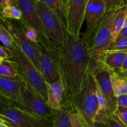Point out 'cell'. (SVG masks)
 <instances>
[{
  "mask_svg": "<svg viewBox=\"0 0 127 127\" xmlns=\"http://www.w3.org/2000/svg\"><path fill=\"white\" fill-rule=\"evenodd\" d=\"M57 63L64 93L73 95L81 89L91 63L88 44L83 37L74 38L66 32L58 49Z\"/></svg>",
  "mask_w": 127,
  "mask_h": 127,
  "instance_id": "cell-1",
  "label": "cell"
},
{
  "mask_svg": "<svg viewBox=\"0 0 127 127\" xmlns=\"http://www.w3.org/2000/svg\"><path fill=\"white\" fill-rule=\"evenodd\" d=\"M96 81L89 69L81 89L73 95L63 94L79 118L83 127H95V117L99 109L96 95Z\"/></svg>",
  "mask_w": 127,
  "mask_h": 127,
  "instance_id": "cell-2",
  "label": "cell"
},
{
  "mask_svg": "<svg viewBox=\"0 0 127 127\" xmlns=\"http://www.w3.org/2000/svg\"><path fill=\"white\" fill-rule=\"evenodd\" d=\"M117 10L105 12L97 27L87 42L91 56V63L100 62L104 55V52L114 42L113 24Z\"/></svg>",
  "mask_w": 127,
  "mask_h": 127,
  "instance_id": "cell-3",
  "label": "cell"
},
{
  "mask_svg": "<svg viewBox=\"0 0 127 127\" xmlns=\"http://www.w3.org/2000/svg\"><path fill=\"white\" fill-rule=\"evenodd\" d=\"M37 0H17V7L22 11L20 22L24 27H31L37 32L38 44L57 60L58 50L47 35L36 7Z\"/></svg>",
  "mask_w": 127,
  "mask_h": 127,
  "instance_id": "cell-4",
  "label": "cell"
},
{
  "mask_svg": "<svg viewBox=\"0 0 127 127\" xmlns=\"http://www.w3.org/2000/svg\"><path fill=\"white\" fill-rule=\"evenodd\" d=\"M12 51L14 53L12 60L16 61L18 64L20 75L28 85L35 90L45 100L48 101L47 84L39 71L22 53L16 42Z\"/></svg>",
  "mask_w": 127,
  "mask_h": 127,
  "instance_id": "cell-5",
  "label": "cell"
},
{
  "mask_svg": "<svg viewBox=\"0 0 127 127\" xmlns=\"http://www.w3.org/2000/svg\"><path fill=\"white\" fill-rule=\"evenodd\" d=\"M36 7L48 38L58 50L65 40L66 29L58 16L43 2L37 0Z\"/></svg>",
  "mask_w": 127,
  "mask_h": 127,
  "instance_id": "cell-6",
  "label": "cell"
},
{
  "mask_svg": "<svg viewBox=\"0 0 127 127\" xmlns=\"http://www.w3.org/2000/svg\"><path fill=\"white\" fill-rule=\"evenodd\" d=\"M2 24L11 32L14 38L15 42L22 53L29 59L32 64L40 73L38 43H34L27 39L25 35L24 30L20 21H17V22H14L7 19Z\"/></svg>",
  "mask_w": 127,
  "mask_h": 127,
  "instance_id": "cell-7",
  "label": "cell"
},
{
  "mask_svg": "<svg viewBox=\"0 0 127 127\" xmlns=\"http://www.w3.org/2000/svg\"><path fill=\"white\" fill-rule=\"evenodd\" d=\"M0 119L9 127H52L50 119H42L16 108L1 110Z\"/></svg>",
  "mask_w": 127,
  "mask_h": 127,
  "instance_id": "cell-8",
  "label": "cell"
},
{
  "mask_svg": "<svg viewBox=\"0 0 127 127\" xmlns=\"http://www.w3.org/2000/svg\"><path fill=\"white\" fill-rule=\"evenodd\" d=\"M88 0H68L66 9V31L74 38L81 37V29L85 21Z\"/></svg>",
  "mask_w": 127,
  "mask_h": 127,
  "instance_id": "cell-9",
  "label": "cell"
},
{
  "mask_svg": "<svg viewBox=\"0 0 127 127\" xmlns=\"http://www.w3.org/2000/svg\"><path fill=\"white\" fill-rule=\"evenodd\" d=\"M90 69L107 100L110 112L114 114L117 107V97L113 91L110 70L101 62L91 63Z\"/></svg>",
  "mask_w": 127,
  "mask_h": 127,
  "instance_id": "cell-10",
  "label": "cell"
},
{
  "mask_svg": "<svg viewBox=\"0 0 127 127\" xmlns=\"http://www.w3.org/2000/svg\"><path fill=\"white\" fill-rule=\"evenodd\" d=\"M22 95L25 104L36 116L45 119H49L54 110L48 104L35 90L27 84L22 91Z\"/></svg>",
  "mask_w": 127,
  "mask_h": 127,
  "instance_id": "cell-11",
  "label": "cell"
},
{
  "mask_svg": "<svg viewBox=\"0 0 127 127\" xmlns=\"http://www.w3.org/2000/svg\"><path fill=\"white\" fill-rule=\"evenodd\" d=\"M105 12L104 0H88L85 16L86 28L83 35L86 42L94 32Z\"/></svg>",
  "mask_w": 127,
  "mask_h": 127,
  "instance_id": "cell-12",
  "label": "cell"
},
{
  "mask_svg": "<svg viewBox=\"0 0 127 127\" xmlns=\"http://www.w3.org/2000/svg\"><path fill=\"white\" fill-rule=\"evenodd\" d=\"M27 85V83L20 74L14 78L0 75V93L11 100L26 107L27 106L22 98V91Z\"/></svg>",
  "mask_w": 127,
  "mask_h": 127,
  "instance_id": "cell-13",
  "label": "cell"
},
{
  "mask_svg": "<svg viewBox=\"0 0 127 127\" xmlns=\"http://www.w3.org/2000/svg\"><path fill=\"white\" fill-rule=\"evenodd\" d=\"M39 52L40 73L46 83H52L60 80V74L57 60L40 45Z\"/></svg>",
  "mask_w": 127,
  "mask_h": 127,
  "instance_id": "cell-14",
  "label": "cell"
},
{
  "mask_svg": "<svg viewBox=\"0 0 127 127\" xmlns=\"http://www.w3.org/2000/svg\"><path fill=\"white\" fill-rule=\"evenodd\" d=\"M48 105L53 110H58L63 99L64 88L61 79L52 83H46Z\"/></svg>",
  "mask_w": 127,
  "mask_h": 127,
  "instance_id": "cell-15",
  "label": "cell"
},
{
  "mask_svg": "<svg viewBox=\"0 0 127 127\" xmlns=\"http://www.w3.org/2000/svg\"><path fill=\"white\" fill-rule=\"evenodd\" d=\"M73 112L71 107L62 101L58 110H54L50 119L52 127H71L69 113Z\"/></svg>",
  "mask_w": 127,
  "mask_h": 127,
  "instance_id": "cell-16",
  "label": "cell"
},
{
  "mask_svg": "<svg viewBox=\"0 0 127 127\" xmlns=\"http://www.w3.org/2000/svg\"><path fill=\"white\" fill-rule=\"evenodd\" d=\"M127 55L125 52H105L100 62L110 70L119 73Z\"/></svg>",
  "mask_w": 127,
  "mask_h": 127,
  "instance_id": "cell-17",
  "label": "cell"
},
{
  "mask_svg": "<svg viewBox=\"0 0 127 127\" xmlns=\"http://www.w3.org/2000/svg\"><path fill=\"white\" fill-rule=\"evenodd\" d=\"M110 70L113 91L117 97L127 95V79L119 72Z\"/></svg>",
  "mask_w": 127,
  "mask_h": 127,
  "instance_id": "cell-18",
  "label": "cell"
},
{
  "mask_svg": "<svg viewBox=\"0 0 127 127\" xmlns=\"http://www.w3.org/2000/svg\"><path fill=\"white\" fill-rule=\"evenodd\" d=\"M127 16V6H123L116 11L113 24V37L114 42L124 27Z\"/></svg>",
  "mask_w": 127,
  "mask_h": 127,
  "instance_id": "cell-19",
  "label": "cell"
},
{
  "mask_svg": "<svg viewBox=\"0 0 127 127\" xmlns=\"http://www.w3.org/2000/svg\"><path fill=\"white\" fill-rule=\"evenodd\" d=\"M0 75L14 78L19 75V68L14 60H2L0 63Z\"/></svg>",
  "mask_w": 127,
  "mask_h": 127,
  "instance_id": "cell-20",
  "label": "cell"
},
{
  "mask_svg": "<svg viewBox=\"0 0 127 127\" xmlns=\"http://www.w3.org/2000/svg\"><path fill=\"white\" fill-rule=\"evenodd\" d=\"M43 2L47 7L50 9L60 19L62 23L66 26V19L64 8L61 0H38Z\"/></svg>",
  "mask_w": 127,
  "mask_h": 127,
  "instance_id": "cell-21",
  "label": "cell"
},
{
  "mask_svg": "<svg viewBox=\"0 0 127 127\" xmlns=\"http://www.w3.org/2000/svg\"><path fill=\"white\" fill-rule=\"evenodd\" d=\"M9 108H16V109H19V110L26 112L29 113V114L35 115L29 107L24 106V105H21V104L11 100L8 97H7L6 95L0 93V111L9 109Z\"/></svg>",
  "mask_w": 127,
  "mask_h": 127,
  "instance_id": "cell-22",
  "label": "cell"
},
{
  "mask_svg": "<svg viewBox=\"0 0 127 127\" xmlns=\"http://www.w3.org/2000/svg\"><path fill=\"white\" fill-rule=\"evenodd\" d=\"M0 41L4 47L10 50H12L15 43L14 38L2 22H0Z\"/></svg>",
  "mask_w": 127,
  "mask_h": 127,
  "instance_id": "cell-23",
  "label": "cell"
},
{
  "mask_svg": "<svg viewBox=\"0 0 127 127\" xmlns=\"http://www.w3.org/2000/svg\"><path fill=\"white\" fill-rule=\"evenodd\" d=\"M4 17L6 19L20 21L22 18V11L16 6H8L3 8Z\"/></svg>",
  "mask_w": 127,
  "mask_h": 127,
  "instance_id": "cell-24",
  "label": "cell"
},
{
  "mask_svg": "<svg viewBox=\"0 0 127 127\" xmlns=\"http://www.w3.org/2000/svg\"><path fill=\"white\" fill-rule=\"evenodd\" d=\"M125 52L127 53V37L113 42L104 52Z\"/></svg>",
  "mask_w": 127,
  "mask_h": 127,
  "instance_id": "cell-25",
  "label": "cell"
},
{
  "mask_svg": "<svg viewBox=\"0 0 127 127\" xmlns=\"http://www.w3.org/2000/svg\"><path fill=\"white\" fill-rule=\"evenodd\" d=\"M95 81H96V80H95ZM95 91H96V95H97V98L98 103H99V109H105V110H108V111L110 112V107H109L107 100L106 97H105V96L104 95V93H102V90L100 89V87H99V84H97V81H96V89H95Z\"/></svg>",
  "mask_w": 127,
  "mask_h": 127,
  "instance_id": "cell-26",
  "label": "cell"
},
{
  "mask_svg": "<svg viewBox=\"0 0 127 127\" xmlns=\"http://www.w3.org/2000/svg\"><path fill=\"white\" fill-rule=\"evenodd\" d=\"M110 114H112V113H110L108 110L99 108L97 112L95 117V120H94L95 123L107 124Z\"/></svg>",
  "mask_w": 127,
  "mask_h": 127,
  "instance_id": "cell-27",
  "label": "cell"
},
{
  "mask_svg": "<svg viewBox=\"0 0 127 127\" xmlns=\"http://www.w3.org/2000/svg\"><path fill=\"white\" fill-rule=\"evenodd\" d=\"M114 114L116 115L120 122L127 127V108L122 106H117L116 110L114 112Z\"/></svg>",
  "mask_w": 127,
  "mask_h": 127,
  "instance_id": "cell-28",
  "label": "cell"
},
{
  "mask_svg": "<svg viewBox=\"0 0 127 127\" xmlns=\"http://www.w3.org/2000/svg\"><path fill=\"white\" fill-rule=\"evenodd\" d=\"M22 27L24 30L25 35L27 39L34 43H38V36L37 31L32 27H24L23 25Z\"/></svg>",
  "mask_w": 127,
  "mask_h": 127,
  "instance_id": "cell-29",
  "label": "cell"
},
{
  "mask_svg": "<svg viewBox=\"0 0 127 127\" xmlns=\"http://www.w3.org/2000/svg\"><path fill=\"white\" fill-rule=\"evenodd\" d=\"M123 1L124 0H104L106 12L123 7Z\"/></svg>",
  "mask_w": 127,
  "mask_h": 127,
  "instance_id": "cell-30",
  "label": "cell"
},
{
  "mask_svg": "<svg viewBox=\"0 0 127 127\" xmlns=\"http://www.w3.org/2000/svg\"><path fill=\"white\" fill-rule=\"evenodd\" d=\"M13 57L14 53L12 50H10L0 45V59L12 60Z\"/></svg>",
  "mask_w": 127,
  "mask_h": 127,
  "instance_id": "cell-31",
  "label": "cell"
},
{
  "mask_svg": "<svg viewBox=\"0 0 127 127\" xmlns=\"http://www.w3.org/2000/svg\"><path fill=\"white\" fill-rule=\"evenodd\" d=\"M107 124L110 127H125L114 114H110Z\"/></svg>",
  "mask_w": 127,
  "mask_h": 127,
  "instance_id": "cell-32",
  "label": "cell"
},
{
  "mask_svg": "<svg viewBox=\"0 0 127 127\" xmlns=\"http://www.w3.org/2000/svg\"><path fill=\"white\" fill-rule=\"evenodd\" d=\"M0 6L4 8L8 6H16L17 0H0Z\"/></svg>",
  "mask_w": 127,
  "mask_h": 127,
  "instance_id": "cell-33",
  "label": "cell"
},
{
  "mask_svg": "<svg viewBox=\"0 0 127 127\" xmlns=\"http://www.w3.org/2000/svg\"><path fill=\"white\" fill-rule=\"evenodd\" d=\"M117 106H122L127 108V95L118 97Z\"/></svg>",
  "mask_w": 127,
  "mask_h": 127,
  "instance_id": "cell-34",
  "label": "cell"
},
{
  "mask_svg": "<svg viewBox=\"0 0 127 127\" xmlns=\"http://www.w3.org/2000/svg\"><path fill=\"white\" fill-rule=\"evenodd\" d=\"M127 27L123 28V29L122 30L121 32H120V33H119V36H118L116 40H119L122 39V38H127Z\"/></svg>",
  "mask_w": 127,
  "mask_h": 127,
  "instance_id": "cell-35",
  "label": "cell"
},
{
  "mask_svg": "<svg viewBox=\"0 0 127 127\" xmlns=\"http://www.w3.org/2000/svg\"><path fill=\"white\" fill-rule=\"evenodd\" d=\"M127 55L126 56V58H125V61L124 62V64H123L122 67L121 69L120 70L119 73L123 74V73H127Z\"/></svg>",
  "mask_w": 127,
  "mask_h": 127,
  "instance_id": "cell-36",
  "label": "cell"
},
{
  "mask_svg": "<svg viewBox=\"0 0 127 127\" xmlns=\"http://www.w3.org/2000/svg\"><path fill=\"white\" fill-rule=\"evenodd\" d=\"M3 8L0 6V22H4L5 21H6V19L4 17V15H3Z\"/></svg>",
  "mask_w": 127,
  "mask_h": 127,
  "instance_id": "cell-37",
  "label": "cell"
},
{
  "mask_svg": "<svg viewBox=\"0 0 127 127\" xmlns=\"http://www.w3.org/2000/svg\"><path fill=\"white\" fill-rule=\"evenodd\" d=\"M95 127H110L108 124H99L95 123Z\"/></svg>",
  "mask_w": 127,
  "mask_h": 127,
  "instance_id": "cell-38",
  "label": "cell"
},
{
  "mask_svg": "<svg viewBox=\"0 0 127 127\" xmlns=\"http://www.w3.org/2000/svg\"><path fill=\"white\" fill-rule=\"evenodd\" d=\"M61 1H62V4H63V8H64V12H65L66 9L67 4H68V0H61Z\"/></svg>",
  "mask_w": 127,
  "mask_h": 127,
  "instance_id": "cell-39",
  "label": "cell"
},
{
  "mask_svg": "<svg viewBox=\"0 0 127 127\" xmlns=\"http://www.w3.org/2000/svg\"><path fill=\"white\" fill-rule=\"evenodd\" d=\"M0 127H9L7 126V125H5L4 124H3L2 122L0 121Z\"/></svg>",
  "mask_w": 127,
  "mask_h": 127,
  "instance_id": "cell-40",
  "label": "cell"
},
{
  "mask_svg": "<svg viewBox=\"0 0 127 127\" xmlns=\"http://www.w3.org/2000/svg\"><path fill=\"white\" fill-rule=\"evenodd\" d=\"M123 6H127V0L123 1Z\"/></svg>",
  "mask_w": 127,
  "mask_h": 127,
  "instance_id": "cell-41",
  "label": "cell"
},
{
  "mask_svg": "<svg viewBox=\"0 0 127 127\" xmlns=\"http://www.w3.org/2000/svg\"><path fill=\"white\" fill-rule=\"evenodd\" d=\"M127 27V16L126 17V20H125V24H124V27Z\"/></svg>",
  "mask_w": 127,
  "mask_h": 127,
  "instance_id": "cell-42",
  "label": "cell"
},
{
  "mask_svg": "<svg viewBox=\"0 0 127 127\" xmlns=\"http://www.w3.org/2000/svg\"><path fill=\"white\" fill-rule=\"evenodd\" d=\"M122 74V75H124V76H125V78H127V73H123V74Z\"/></svg>",
  "mask_w": 127,
  "mask_h": 127,
  "instance_id": "cell-43",
  "label": "cell"
},
{
  "mask_svg": "<svg viewBox=\"0 0 127 127\" xmlns=\"http://www.w3.org/2000/svg\"><path fill=\"white\" fill-rule=\"evenodd\" d=\"M1 61H2V60H1V59H0V63H1Z\"/></svg>",
  "mask_w": 127,
  "mask_h": 127,
  "instance_id": "cell-44",
  "label": "cell"
}]
</instances>
